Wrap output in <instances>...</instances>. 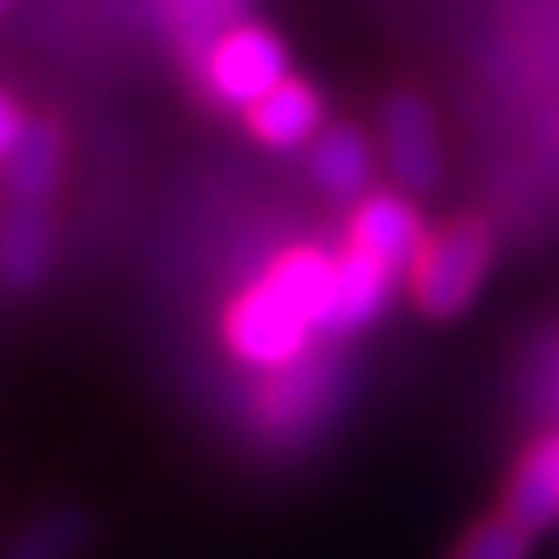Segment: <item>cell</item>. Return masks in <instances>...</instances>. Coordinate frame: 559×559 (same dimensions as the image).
Here are the masks:
<instances>
[{
    "instance_id": "1",
    "label": "cell",
    "mask_w": 559,
    "mask_h": 559,
    "mask_svg": "<svg viewBox=\"0 0 559 559\" xmlns=\"http://www.w3.org/2000/svg\"><path fill=\"white\" fill-rule=\"evenodd\" d=\"M489 252H495V238H489V224L476 215H466L457 224H448L443 234L425 238V248H419L411 266L415 304L439 322L462 318L476 304V289L489 271Z\"/></svg>"
},
{
    "instance_id": "2",
    "label": "cell",
    "mask_w": 559,
    "mask_h": 559,
    "mask_svg": "<svg viewBox=\"0 0 559 559\" xmlns=\"http://www.w3.org/2000/svg\"><path fill=\"white\" fill-rule=\"evenodd\" d=\"M312 336H318L312 312L294 304L271 275H261L229 312V345L257 369H289L308 355Z\"/></svg>"
},
{
    "instance_id": "3",
    "label": "cell",
    "mask_w": 559,
    "mask_h": 559,
    "mask_svg": "<svg viewBox=\"0 0 559 559\" xmlns=\"http://www.w3.org/2000/svg\"><path fill=\"white\" fill-rule=\"evenodd\" d=\"M201 75L219 103L248 112L275 84L289 80V57H285V43H280L271 28L238 24L234 33H224V38L210 47V57L201 61Z\"/></svg>"
},
{
    "instance_id": "4",
    "label": "cell",
    "mask_w": 559,
    "mask_h": 559,
    "mask_svg": "<svg viewBox=\"0 0 559 559\" xmlns=\"http://www.w3.org/2000/svg\"><path fill=\"white\" fill-rule=\"evenodd\" d=\"M382 150L392 178L406 191H433L443 178L439 121L419 94H392L382 103Z\"/></svg>"
},
{
    "instance_id": "5",
    "label": "cell",
    "mask_w": 559,
    "mask_h": 559,
    "mask_svg": "<svg viewBox=\"0 0 559 559\" xmlns=\"http://www.w3.org/2000/svg\"><path fill=\"white\" fill-rule=\"evenodd\" d=\"M396 275L388 261H378L373 252L349 248L336 257V275H331V299L322 312V336H355L359 326H369L382 308H388Z\"/></svg>"
},
{
    "instance_id": "6",
    "label": "cell",
    "mask_w": 559,
    "mask_h": 559,
    "mask_svg": "<svg viewBox=\"0 0 559 559\" xmlns=\"http://www.w3.org/2000/svg\"><path fill=\"white\" fill-rule=\"evenodd\" d=\"M349 242L373 252L378 261H388L392 271H411L419 248H425V224H419L406 197L369 191V197H359L355 215H349Z\"/></svg>"
},
{
    "instance_id": "7",
    "label": "cell",
    "mask_w": 559,
    "mask_h": 559,
    "mask_svg": "<svg viewBox=\"0 0 559 559\" xmlns=\"http://www.w3.org/2000/svg\"><path fill=\"white\" fill-rule=\"evenodd\" d=\"M503 513L532 536L559 522V429L546 433L540 443L527 448V457L513 466L509 495H503Z\"/></svg>"
},
{
    "instance_id": "8",
    "label": "cell",
    "mask_w": 559,
    "mask_h": 559,
    "mask_svg": "<svg viewBox=\"0 0 559 559\" xmlns=\"http://www.w3.org/2000/svg\"><path fill=\"white\" fill-rule=\"evenodd\" d=\"M66 173V135L51 121H28L5 159V191L14 205H47Z\"/></svg>"
},
{
    "instance_id": "9",
    "label": "cell",
    "mask_w": 559,
    "mask_h": 559,
    "mask_svg": "<svg viewBox=\"0 0 559 559\" xmlns=\"http://www.w3.org/2000/svg\"><path fill=\"white\" fill-rule=\"evenodd\" d=\"M51 271V219L43 205H14L0 224V285L14 294L38 289Z\"/></svg>"
},
{
    "instance_id": "10",
    "label": "cell",
    "mask_w": 559,
    "mask_h": 559,
    "mask_svg": "<svg viewBox=\"0 0 559 559\" xmlns=\"http://www.w3.org/2000/svg\"><path fill=\"white\" fill-rule=\"evenodd\" d=\"M308 168H312V182L326 197L359 201V197H369V182H373V145L359 127H331L312 145Z\"/></svg>"
},
{
    "instance_id": "11",
    "label": "cell",
    "mask_w": 559,
    "mask_h": 559,
    "mask_svg": "<svg viewBox=\"0 0 559 559\" xmlns=\"http://www.w3.org/2000/svg\"><path fill=\"white\" fill-rule=\"evenodd\" d=\"M248 127L261 145L271 150H294V145H308L322 127V98L308 90L304 80H285L275 90L252 103L248 108Z\"/></svg>"
},
{
    "instance_id": "12",
    "label": "cell",
    "mask_w": 559,
    "mask_h": 559,
    "mask_svg": "<svg viewBox=\"0 0 559 559\" xmlns=\"http://www.w3.org/2000/svg\"><path fill=\"white\" fill-rule=\"evenodd\" d=\"M94 540V518L84 509H51L28 522L0 559H80Z\"/></svg>"
},
{
    "instance_id": "13",
    "label": "cell",
    "mask_w": 559,
    "mask_h": 559,
    "mask_svg": "<svg viewBox=\"0 0 559 559\" xmlns=\"http://www.w3.org/2000/svg\"><path fill=\"white\" fill-rule=\"evenodd\" d=\"M173 14V28L182 33V43L197 51V61L210 57L224 33H234L248 14V0H164Z\"/></svg>"
},
{
    "instance_id": "14",
    "label": "cell",
    "mask_w": 559,
    "mask_h": 559,
    "mask_svg": "<svg viewBox=\"0 0 559 559\" xmlns=\"http://www.w3.org/2000/svg\"><path fill=\"white\" fill-rule=\"evenodd\" d=\"M304 359H294L289 369L271 382V411H275V419L285 429H299L304 415L331 406V401H326V373L331 369H326V364H304Z\"/></svg>"
},
{
    "instance_id": "15",
    "label": "cell",
    "mask_w": 559,
    "mask_h": 559,
    "mask_svg": "<svg viewBox=\"0 0 559 559\" xmlns=\"http://www.w3.org/2000/svg\"><path fill=\"white\" fill-rule=\"evenodd\" d=\"M527 555H532V532L518 527L509 513L471 527L462 546L452 550V559H527Z\"/></svg>"
},
{
    "instance_id": "16",
    "label": "cell",
    "mask_w": 559,
    "mask_h": 559,
    "mask_svg": "<svg viewBox=\"0 0 559 559\" xmlns=\"http://www.w3.org/2000/svg\"><path fill=\"white\" fill-rule=\"evenodd\" d=\"M24 112H20V103H14L10 94H0V164L10 159V150L20 145V135H24Z\"/></svg>"
},
{
    "instance_id": "17",
    "label": "cell",
    "mask_w": 559,
    "mask_h": 559,
    "mask_svg": "<svg viewBox=\"0 0 559 559\" xmlns=\"http://www.w3.org/2000/svg\"><path fill=\"white\" fill-rule=\"evenodd\" d=\"M555 401H559V369H555Z\"/></svg>"
},
{
    "instance_id": "18",
    "label": "cell",
    "mask_w": 559,
    "mask_h": 559,
    "mask_svg": "<svg viewBox=\"0 0 559 559\" xmlns=\"http://www.w3.org/2000/svg\"><path fill=\"white\" fill-rule=\"evenodd\" d=\"M5 10H10V0H0V14H5Z\"/></svg>"
}]
</instances>
